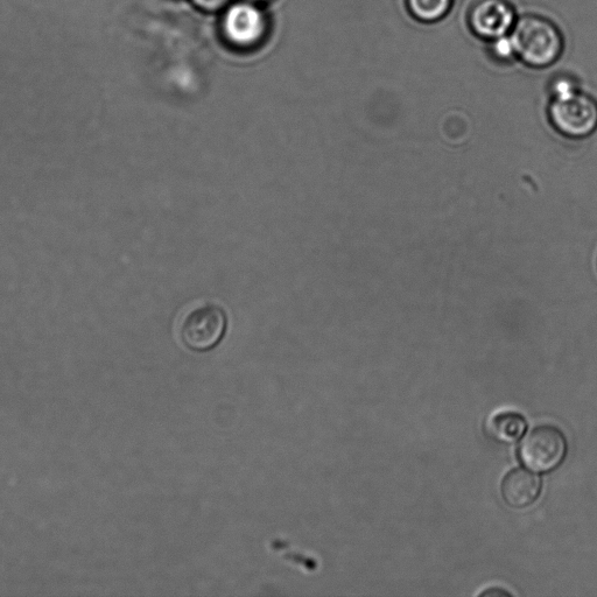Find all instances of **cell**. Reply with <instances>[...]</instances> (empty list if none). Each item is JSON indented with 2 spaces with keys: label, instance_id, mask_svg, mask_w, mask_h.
<instances>
[{
  "label": "cell",
  "instance_id": "6da1fadb",
  "mask_svg": "<svg viewBox=\"0 0 597 597\" xmlns=\"http://www.w3.org/2000/svg\"><path fill=\"white\" fill-rule=\"evenodd\" d=\"M517 58L532 68H546L564 51V37L552 20L536 14L517 19L510 33Z\"/></svg>",
  "mask_w": 597,
  "mask_h": 597
},
{
  "label": "cell",
  "instance_id": "7a4b0ae2",
  "mask_svg": "<svg viewBox=\"0 0 597 597\" xmlns=\"http://www.w3.org/2000/svg\"><path fill=\"white\" fill-rule=\"evenodd\" d=\"M567 451L565 434L557 427L544 425L525 435L518 448V458L532 472L546 474L561 466Z\"/></svg>",
  "mask_w": 597,
  "mask_h": 597
},
{
  "label": "cell",
  "instance_id": "3957f363",
  "mask_svg": "<svg viewBox=\"0 0 597 597\" xmlns=\"http://www.w3.org/2000/svg\"><path fill=\"white\" fill-rule=\"evenodd\" d=\"M549 117L561 135L581 139L591 136L597 129V101L591 95L577 93L553 98Z\"/></svg>",
  "mask_w": 597,
  "mask_h": 597
},
{
  "label": "cell",
  "instance_id": "277c9868",
  "mask_svg": "<svg viewBox=\"0 0 597 597\" xmlns=\"http://www.w3.org/2000/svg\"><path fill=\"white\" fill-rule=\"evenodd\" d=\"M268 30V18L252 3L229 6L221 21L224 39L238 49H251L261 45Z\"/></svg>",
  "mask_w": 597,
  "mask_h": 597
},
{
  "label": "cell",
  "instance_id": "5b68a950",
  "mask_svg": "<svg viewBox=\"0 0 597 597\" xmlns=\"http://www.w3.org/2000/svg\"><path fill=\"white\" fill-rule=\"evenodd\" d=\"M226 329V314L220 307L209 305L188 314L182 323L181 340L187 348L206 353L219 346Z\"/></svg>",
  "mask_w": 597,
  "mask_h": 597
},
{
  "label": "cell",
  "instance_id": "8992f818",
  "mask_svg": "<svg viewBox=\"0 0 597 597\" xmlns=\"http://www.w3.org/2000/svg\"><path fill=\"white\" fill-rule=\"evenodd\" d=\"M467 20L470 31L489 42L509 35L517 17L508 0H475L469 7Z\"/></svg>",
  "mask_w": 597,
  "mask_h": 597
},
{
  "label": "cell",
  "instance_id": "52a82bcc",
  "mask_svg": "<svg viewBox=\"0 0 597 597\" xmlns=\"http://www.w3.org/2000/svg\"><path fill=\"white\" fill-rule=\"evenodd\" d=\"M542 489V477L528 468H516L504 476L501 493L510 508L525 509L538 500Z\"/></svg>",
  "mask_w": 597,
  "mask_h": 597
},
{
  "label": "cell",
  "instance_id": "ba28073f",
  "mask_svg": "<svg viewBox=\"0 0 597 597\" xmlns=\"http://www.w3.org/2000/svg\"><path fill=\"white\" fill-rule=\"evenodd\" d=\"M528 430V423L522 414L516 412L498 413L488 423V433L501 444H515Z\"/></svg>",
  "mask_w": 597,
  "mask_h": 597
},
{
  "label": "cell",
  "instance_id": "9c48e42d",
  "mask_svg": "<svg viewBox=\"0 0 597 597\" xmlns=\"http://www.w3.org/2000/svg\"><path fill=\"white\" fill-rule=\"evenodd\" d=\"M406 9L420 23L433 24L452 10L454 0H405Z\"/></svg>",
  "mask_w": 597,
  "mask_h": 597
},
{
  "label": "cell",
  "instance_id": "30bf717a",
  "mask_svg": "<svg viewBox=\"0 0 597 597\" xmlns=\"http://www.w3.org/2000/svg\"><path fill=\"white\" fill-rule=\"evenodd\" d=\"M489 54L498 63H510L517 58V52L510 34L489 41Z\"/></svg>",
  "mask_w": 597,
  "mask_h": 597
},
{
  "label": "cell",
  "instance_id": "8fae6325",
  "mask_svg": "<svg viewBox=\"0 0 597 597\" xmlns=\"http://www.w3.org/2000/svg\"><path fill=\"white\" fill-rule=\"evenodd\" d=\"M578 90V81L570 75H559L551 83V94L553 98L572 95L577 93Z\"/></svg>",
  "mask_w": 597,
  "mask_h": 597
},
{
  "label": "cell",
  "instance_id": "7c38bea8",
  "mask_svg": "<svg viewBox=\"0 0 597 597\" xmlns=\"http://www.w3.org/2000/svg\"><path fill=\"white\" fill-rule=\"evenodd\" d=\"M195 6L206 12H217L227 7L231 0H192Z\"/></svg>",
  "mask_w": 597,
  "mask_h": 597
},
{
  "label": "cell",
  "instance_id": "4fadbf2b",
  "mask_svg": "<svg viewBox=\"0 0 597 597\" xmlns=\"http://www.w3.org/2000/svg\"><path fill=\"white\" fill-rule=\"evenodd\" d=\"M480 595L494 597V596H511L512 594L508 591H505V589H503V588L494 587V588L487 589V591H484Z\"/></svg>",
  "mask_w": 597,
  "mask_h": 597
},
{
  "label": "cell",
  "instance_id": "5bb4252c",
  "mask_svg": "<svg viewBox=\"0 0 597 597\" xmlns=\"http://www.w3.org/2000/svg\"><path fill=\"white\" fill-rule=\"evenodd\" d=\"M252 2L263 3L266 2V0H252Z\"/></svg>",
  "mask_w": 597,
  "mask_h": 597
}]
</instances>
